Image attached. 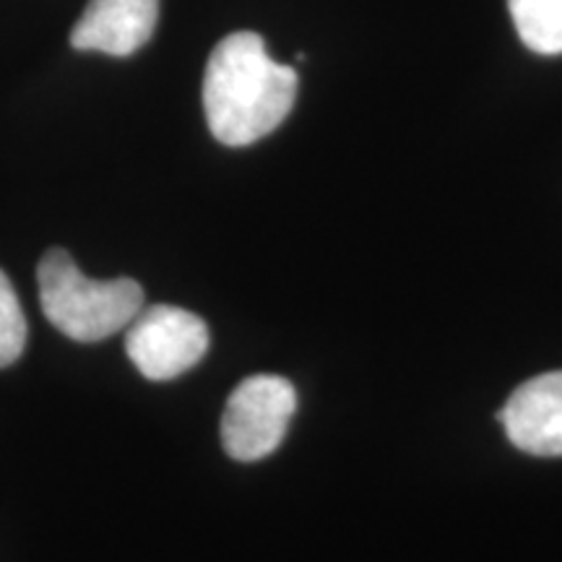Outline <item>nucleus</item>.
<instances>
[{
	"instance_id": "obj_1",
	"label": "nucleus",
	"mask_w": 562,
	"mask_h": 562,
	"mask_svg": "<svg viewBox=\"0 0 562 562\" xmlns=\"http://www.w3.org/2000/svg\"><path fill=\"white\" fill-rule=\"evenodd\" d=\"M297 97V70L266 53L256 32H235L214 47L203 74V112L224 146H250L284 123Z\"/></svg>"
},
{
	"instance_id": "obj_2",
	"label": "nucleus",
	"mask_w": 562,
	"mask_h": 562,
	"mask_svg": "<svg viewBox=\"0 0 562 562\" xmlns=\"http://www.w3.org/2000/svg\"><path fill=\"white\" fill-rule=\"evenodd\" d=\"M40 302L47 321L74 341H102L131 326L144 307V290L133 279L94 281L83 277L66 250L45 252L40 269Z\"/></svg>"
},
{
	"instance_id": "obj_3",
	"label": "nucleus",
	"mask_w": 562,
	"mask_h": 562,
	"mask_svg": "<svg viewBox=\"0 0 562 562\" xmlns=\"http://www.w3.org/2000/svg\"><path fill=\"white\" fill-rule=\"evenodd\" d=\"M297 409V391L279 375H252L232 391L222 414V446L235 461L277 451Z\"/></svg>"
},
{
	"instance_id": "obj_4",
	"label": "nucleus",
	"mask_w": 562,
	"mask_h": 562,
	"mask_svg": "<svg viewBox=\"0 0 562 562\" xmlns=\"http://www.w3.org/2000/svg\"><path fill=\"white\" fill-rule=\"evenodd\" d=\"M125 351L149 381H172L209 351V328L199 315L175 305L140 307L125 328Z\"/></svg>"
},
{
	"instance_id": "obj_5",
	"label": "nucleus",
	"mask_w": 562,
	"mask_h": 562,
	"mask_svg": "<svg viewBox=\"0 0 562 562\" xmlns=\"http://www.w3.org/2000/svg\"><path fill=\"white\" fill-rule=\"evenodd\" d=\"M497 417L518 451L562 456V370L518 385Z\"/></svg>"
},
{
	"instance_id": "obj_6",
	"label": "nucleus",
	"mask_w": 562,
	"mask_h": 562,
	"mask_svg": "<svg viewBox=\"0 0 562 562\" xmlns=\"http://www.w3.org/2000/svg\"><path fill=\"white\" fill-rule=\"evenodd\" d=\"M157 19L159 0H89L70 32V45L123 58L151 40Z\"/></svg>"
},
{
	"instance_id": "obj_7",
	"label": "nucleus",
	"mask_w": 562,
	"mask_h": 562,
	"mask_svg": "<svg viewBox=\"0 0 562 562\" xmlns=\"http://www.w3.org/2000/svg\"><path fill=\"white\" fill-rule=\"evenodd\" d=\"M518 37L539 55L562 53V0H508Z\"/></svg>"
},
{
	"instance_id": "obj_8",
	"label": "nucleus",
	"mask_w": 562,
	"mask_h": 562,
	"mask_svg": "<svg viewBox=\"0 0 562 562\" xmlns=\"http://www.w3.org/2000/svg\"><path fill=\"white\" fill-rule=\"evenodd\" d=\"M26 344V318L9 277L0 271V368H9L21 357Z\"/></svg>"
}]
</instances>
